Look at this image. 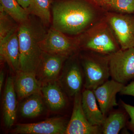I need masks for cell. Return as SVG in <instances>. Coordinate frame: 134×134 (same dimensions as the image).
Instances as JSON below:
<instances>
[{
    "label": "cell",
    "instance_id": "cell-1",
    "mask_svg": "<svg viewBox=\"0 0 134 134\" xmlns=\"http://www.w3.org/2000/svg\"><path fill=\"white\" fill-rule=\"evenodd\" d=\"M52 12V27L68 36L82 35L101 21L100 12L87 0H56Z\"/></svg>",
    "mask_w": 134,
    "mask_h": 134
},
{
    "label": "cell",
    "instance_id": "cell-2",
    "mask_svg": "<svg viewBox=\"0 0 134 134\" xmlns=\"http://www.w3.org/2000/svg\"><path fill=\"white\" fill-rule=\"evenodd\" d=\"M46 33L42 26L29 17L19 24V70L36 75L43 52L40 43Z\"/></svg>",
    "mask_w": 134,
    "mask_h": 134
},
{
    "label": "cell",
    "instance_id": "cell-3",
    "mask_svg": "<svg viewBox=\"0 0 134 134\" xmlns=\"http://www.w3.org/2000/svg\"><path fill=\"white\" fill-rule=\"evenodd\" d=\"M107 20V19H106ZM102 20L82 35L83 47L86 50L106 55H110L120 50L107 20Z\"/></svg>",
    "mask_w": 134,
    "mask_h": 134
},
{
    "label": "cell",
    "instance_id": "cell-4",
    "mask_svg": "<svg viewBox=\"0 0 134 134\" xmlns=\"http://www.w3.org/2000/svg\"><path fill=\"white\" fill-rule=\"evenodd\" d=\"M109 55L91 52L82 57L85 89L93 90L110 76Z\"/></svg>",
    "mask_w": 134,
    "mask_h": 134
},
{
    "label": "cell",
    "instance_id": "cell-5",
    "mask_svg": "<svg viewBox=\"0 0 134 134\" xmlns=\"http://www.w3.org/2000/svg\"><path fill=\"white\" fill-rule=\"evenodd\" d=\"M43 52L69 57L80 46L79 38L69 37L54 28H50L41 40Z\"/></svg>",
    "mask_w": 134,
    "mask_h": 134
},
{
    "label": "cell",
    "instance_id": "cell-6",
    "mask_svg": "<svg viewBox=\"0 0 134 134\" xmlns=\"http://www.w3.org/2000/svg\"><path fill=\"white\" fill-rule=\"evenodd\" d=\"M109 63L112 79L125 85L134 79V47L109 55Z\"/></svg>",
    "mask_w": 134,
    "mask_h": 134
},
{
    "label": "cell",
    "instance_id": "cell-7",
    "mask_svg": "<svg viewBox=\"0 0 134 134\" xmlns=\"http://www.w3.org/2000/svg\"><path fill=\"white\" fill-rule=\"evenodd\" d=\"M67 59L58 82L67 96L74 97L84 85L83 72L75 57L70 56Z\"/></svg>",
    "mask_w": 134,
    "mask_h": 134
},
{
    "label": "cell",
    "instance_id": "cell-8",
    "mask_svg": "<svg viewBox=\"0 0 134 134\" xmlns=\"http://www.w3.org/2000/svg\"><path fill=\"white\" fill-rule=\"evenodd\" d=\"M122 50L134 47V17L122 14L110 13L106 18Z\"/></svg>",
    "mask_w": 134,
    "mask_h": 134
},
{
    "label": "cell",
    "instance_id": "cell-9",
    "mask_svg": "<svg viewBox=\"0 0 134 134\" xmlns=\"http://www.w3.org/2000/svg\"><path fill=\"white\" fill-rule=\"evenodd\" d=\"M68 122L63 117H54L41 122L19 124L12 133L21 134H65Z\"/></svg>",
    "mask_w": 134,
    "mask_h": 134
},
{
    "label": "cell",
    "instance_id": "cell-10",
    "mask_svg": "<svg viewBox=\"0 0 134 134\" xmlns=\"http://www.w3.org/2000/svg\"><path fill=\"white\" fill-rule=\"evenodd\" d=\"M71 119L68 122L65 134H98L102 133L101 127L93 126L89 122L82 106V94L74 97Z\"/></svg>",
    "mask_w": 134,
    "mask_h": 134
},
{
    "label": "cell",
    "instance_id": "cell-11",
    "mask_svg": "<svg viewBox=\"0 0 134 134\" xmlns=\"http://www.w3.org/2000/svg\"><path fill=\"white\" fill-rule=\"evenodd\" d=\"M69 57L43 52L36 72L37 79L41 83L56 81L65 61Z\"/></svg>",
    "mask_w": 134,
    "mask_h": 134
},
{
    "label": "cell",
    "instance_id": "cell-12",
    "mask_svg": "<svg viewBox=\"0 0 134 134\" xmlns=\"http://www.w3.org/2000/svg\"><path fill=\"white\" fill-rule=\"evenodd\" d=\"M125 85L111 79L93 90L99 108L105 117H106L109 112L118 105L116 95L120 93Z\"/></svg>",
    "mask_w": 134,
    "mask_h": 134
},
{
    "label": "cell",
    "instance_id": "cell-13",
    "mask_svg": "<svg viewBox=\"0 0 134 134\" xmlns=\"http://www.w3.org/2000/svg\"><path fill=\"white\" fill-rule=\"evenodd\" d=\"M19 57L18 30L0 42V58L1 61L7 62L10 69L16 73L20 70Z\"/></svg>",
    "mask_w": 134,
    "mask_h": 134
},
{
    "label": "cell",
    "instance_id": "cell-14",
    "mask_svg": "<svg viewBox=\"0 0 134 134\" xmlns=\"http://www.w3.org/2000/svg\"><path fill=\"white\" fill-rule=\"evenodd\" d=\"M14 84L19 99H24L34 93L41 92L42 83L33 73L19 70L16 73Z\"/></svg>",
    "mask_w": 134,
    "mask_h": 134
},
{
    "label": "cell",
    "instance_id": "cell-15",
    "mask_svg": "<svg viewBox=\"0 0 134 134\" xmlns=\"http://www.w3.org/2000/svg\"><path fill=\"white\" fill-rule=\"evenodd\" d=\"M17 104L14 79L9 76L6 82L2 101L3 121L7 128H10L14 123L16 118Z\"/></svg>",
    "mask_w": 134,
    "mask_h": 134
},
{
    "label": "cell",
    "instance_id": "cell-16",
    "mask_svg": "<svg viewBox=\"0 0 134 134\" xmlns=\"http://www.w3.org/2000/svg\"><path fill=\"white\" fill-rule=\"evenodd\" d=\"M41 93L52 111L61 110L66 105V94L56 80L42 83Z\"/></svg>",
    "mask_w": 134,
    "mask_h": 134
},
{
    "label": "cell",
    "instance_id": "cell-17",
    "mask_svg": "<svg viewBox=\"0 0 134 134\" xmlns=\"http://www.w3.org/2000/svg\"><path fill=\"white\" fill-rule=\"evenodd\" d=\"M93 90L85 89L82 93V106L89 122L93 126L102 127L106 117L97 103Z\"/></svg>",
    "mask_w": 134,
    "mask_h": 134
},
{
    "label": "cell",
    "instance_id": "cell-18",
    "mask_svg": "<svg viewBox=\"0 0 134 134\" xmlns=\"http://www.w3.org/2000/svg\"><path fill=\"white\" fill-rule=\"evenodd\" d=\"M41 92L34 93L25 98L20 107L22 117L32 118L40 115L44 110V104Z\"/></svg>",
    "mask_w": 134,
    "mask_h": 134
},
{
    "label": "cell",
    "instance_id": "cell-19",
    "mask_svg": "<svg viewBox=\"0 0 134 134\" xmlns=\"http://www.w3.org/2000/svg\"><path fill=\"white\" fill-rule=\"evenodd\" d=\"M52 0H30L29 7L26 10L29 15L37 16L43 24L48 25L52 20Z\"/></svg>",
    "mask_w": 134,
    "mask_h": 134
},
{
    "label": "cell",
    "instance_id": "cell-20",
    "mask_svg": "<svg viewBox=\"0 0 134 134\" xmlns=\"http://www.w3.org/2000/svg\"><path fill=\"white\" fill-rule=\"evenodd\" d=\"M126 114L120 111L113 112L106 117L101 127L104 134H118L126 126Z\"/></svg>",
    "mask_w": 134,
    "mask_h": 134
},
{
    "label": "cell",
    "instance_id": "cell-21",
    "mask_svg": "<svg viewBox=\"0 0 134 134\" xmlns=\"http://www.w3.org/2000/svg\"><path fill=\"white\" fill-rule=\"evenodd\" d=\"M0 9L13 18L18 24L26 21L29 15L26 9L22 7L16 0H0Z\"/></svg>",
    "mask_w": 134,
    "mask_h": 134
},
{
    "label": "cell",
    "instance_id": "cell-22",
    "mask_svg": "<svg viewBox=\"0 0 134 134\" xmlns=\"http://www.w3.org/2000/svg\"><path fill=\"white\" fill-rule=\"evenodd\" d=\"M6 12L0 9V42L17 30L19 24Z\"/></svg>",
    "mask_w": 134,
    "mask_h": 134
},
{
    "label": "cell",
    "instance_id": "cell-23",
    "mask_svg": "<svg viewBox=\"0 0 134 134\" xmlns=\"http://www.w3.org/2000/svg\"><path fill=\"white\" fill-rule=\"evenodd\" d=\"M105 6L122 14L134 12V0H110Z\"/></svg>",
    "mask_w": 134,
    "mask_h": 134
},
{
    "label": "cell",
    "instance_id": "cell-24",
    "mask_svg": "<svg viewBox=\"0 0 134 134\" xmlns=\"http://www.w3.org/2000/svg\"><path fill=\"white\" fill-rule=\"evenodd\" d=\"M122 107L126 112L129 115L130 120L128 123V126L130 130L134 134V106L126 104L121 101Z\"/></svg>",
    "mask_w": 134,
    "mask_h": 134
},
{
    "label": "cell",
    "instance_id": "cell-25",
    "mask_svg": "<svg viewBox=\"0 0 134 134\" xmlns=\"http://www.w3.org/2000/svg\"><path fill=\"white\" fill-rule=\"evenodd\" d=\"M120 93L121 95H127L134 97V81L127 85H124Z\"/></svg>",
    "mask_w": 134,
    "mask_h": 134
},
{
    "label": "cell",
    "instance_id": "cell-26",
    "mask_svg": "<svg viewBox=\"0 0 134 134\" xmlns=\"http://www.w3.org/2000/svg\"><path fill=\"white\" fill-rule=\"evenodd\" d=\"M16 1L22 7L25 9L29 7L30 2V0H16Z\"/></svg>",
    "mask_w": 134,
    "mask_h": 134
},
{
    "label": "cell",
    "instance_id": "cell-27",
    "mask_svg": "<svg viewBox=\"0 0 134 134\" xmlns=\"http://www.w3.org/2000/svg\"><path fill=\"white\" fill-rule=\"evenodd\" d=\"M4 79V73L2 70H1L0 72V92H1L3 85Z\"/></svg>",
    "mask_w": 134,
    "mask_h": 134
},
{
    "label": "cell",
    "instance_id": "cell-28",
    "mask_svg": "<svg viewBox=\"0 0 134 134\" xmlns=\"http://www.w3.org/2000/svg\"><path fill=\"white\" fill-rule=\"evenodd\" d=\"M98 4L100 5L105 6L107 3L110 1V0H95Z\"/></svg>",
    "mask_w": 134,
    "mask_h": 134
}]
</instances>
